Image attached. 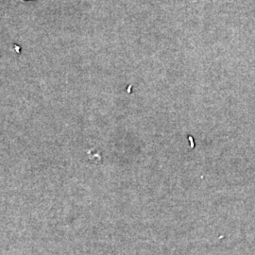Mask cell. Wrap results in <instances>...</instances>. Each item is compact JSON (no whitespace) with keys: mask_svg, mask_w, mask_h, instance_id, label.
I'll list each match as a JSON object with an SVG mask.
<instances>
[{"mask_svg":"<svg viewBox=\"0 0 255 255\" xmlns=\"http://www.w3.org/2000/svg\"><path fill=\"white\" fill-rule=\"evenodd\" d=\"M87 161L94 164H101L102 163V155L100 151L92 149L86 153Z\"/></svg>","mask_w":255,"mask_h":255,"instance_id":"6da1fadb","label":"cell"},{"mask_svg":"<svg viewBox=\"0 0 255 255\" xmlns=\"http://www.w3.org/2000/svg\"><path fill=\"white\" fill-rule=\"evenodd\" d=\"M23 1H35V0H23Z\"/></svg>","mask_w":255,"mask_h":255,"instance_id":"7a4b0ae2","label":"cell"}]
</instances>
